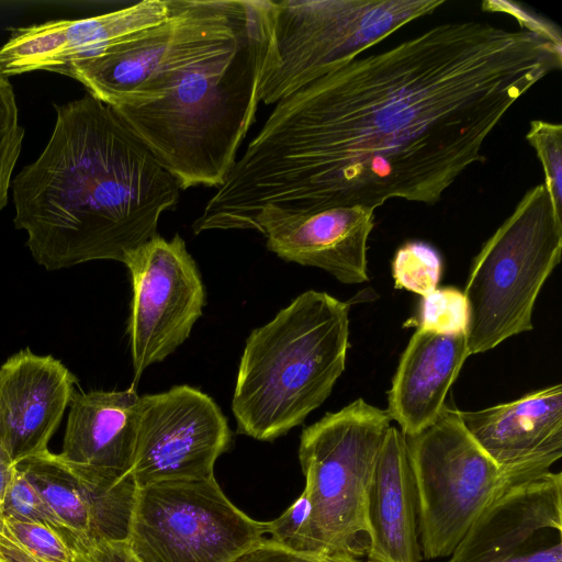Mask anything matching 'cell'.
Returning a JSON list of instances; mask_svg holds the SVG:
<instances>
[{"label":"cell","mask_w":562,"mask_h":562,"mask_svg":"<svg viewBox=\"0 0 562 562\" xmlns=\"http://www.w3.org/2000/svg\"><path fill=\"white\" fill-rule=\"evenodd\" d=\"M562 66V43L477 21L447 22L356 58L277 102L206 202L203 231L252 229L288 212L435 204L509 108Z\"/></svg>","instance_id":"obj_1"},{"label":"cell","mask_w":562,"mask_h":562,"mask_svg":"<svg viewBox=\"0 0 562 562\" xmlns=\"http://www.w3.org/2000/svg\"><path fill=\"white\" fill-rule=\"evenodd\" d=\"M269 0H172L117 59L119 115L181 190L218 189L255 122ZM113 108V106H112Z\"/></svg>","instance_id":"obj_2"},{"label":"cell","mask_w":562,"mask_h":562,"mask_svg":"<svg viewBox=\"0 0 562 562\" xmlns=\"http://www.w3.org/2000/svg\"><path fill=\"white\" fill-rule=\"evenodd\" d=\"M55 109L46 146L11 182L14 225L47 270L124 263L181 188L111 105L87 93Z\"/></svg>","instance_id":"obj_3"},{"label":"cell","mask_w":562,"mask_h":562,"mask_svg":"<svg viewBox=\"0 0 562 562\" xmlns=\"http://www.w3.org/2000/svg\"><path fill=\"white\" fill-rule=\"evenodd\" d=\"M348 347L349 305L326 292L300 294L254 329L232 401L237 432L271 441L302 424L330 395Z\"/></svg>","instance_id":"obj_4"},{"label":"cell","mask_w":562,"mask_h":562,"mask_svg":"<svg viewBox=\"0 0 562 562\" xmlns=\"http://www.w3.org/2000/svg\"><path fill=\"white\" fill-rule=\"evenodd\" d=\"M445 0H269L259 100L273 104L334 72Z\"/></svg>","instance_id":"obj_5"},{"label":"cell","mask_w":562,"mask_h":562,"mask_svg":"<svg viewBox=\"0 0 562 562\" xmlns=\"http://www.w3.org/2000/svg\"><path fill=\"white\" fill-rule=\"evenodd\" d=\"M561 251L562 214L540 183L524 194L472 262L463 292L469 356L532 329L535 303Z\"/></svg>","instance_id":"obj_6"},{"label":"cell","mask_w":562,"mask_h":562,"mask_svg":"<svg viewBox=\"0 0 562 562\" xmlns=\"http://www.w3.org/2000/svg\"><path fill=\"white\" fill-rule=\"evenodd\" d=\"M391 422L386 409L357 398L302 431L299 460L314 558L366 552L369 490Z\"/></svg>","instance_id":"obj_7"},{"label":"cell","mask_w":562,"mask_h":562,"mask_svg":"<svg viewBox=\"0 0 562 562\" xmlns=\"http://www.w3.org/2000/svg\"><path fill=\"white\" fill-rule=\"evenodd\" d=\"M459 411L446 403L432 424L406 437L426 560L449 557L483 509L518 483L475 441Z\"/></svg>","instance_id":"obj_8"},{"label":"cell","mask_w":562,"mask_h":562,"mask_svg":"<svg viewBox=\"0 0 562 562\" xmlns=\"http://www.w3.org/2000/svg\"><path fill=\"white\" fill-rule=\"evenodd\" d=\"M265 533L213 476L138 488L127 544L140 562H232Z\"/></svg>","instance_id":"obj_9"},{"label":"cell","mask_w":562,"mask_h":562,"mask_svg":"<svg viewBox=\"0 0 562 562\" xmlns=\"http://www.w3.org/2000/svg\"><path fill=\"white\" fill-rule=\"evenodd\" d=\"M132 277L128 335L135 381L166 359L190 335L205 304L204 285L183 238L158 234L130 254Z\"/></svg>","instance_id":"obj_10"},{"label":"cell","mask_w":562,"mask_h":562,"mask_svg":"<svg viewBox=\"0 0 562 562\" xmlns=\"http://www.w3.org/2000/svg\"><path fill=\"white\" fill-rule=\"evenodd\" d=\"M231 436L218 405L195 387L177 385L140 396L132 469L136 485L213 477Z\"/></svg>","instance_id":"obj_11"},{"label":"cell","mask_w":562,"mask_h":562,"mask_svg":"<svg viewBox=\"0 0 562 562\" xmlns=\"http://www.w3.org/2000/svg\"><path fill=\"white\" fill-rule=\"evenodd\" d=\"M448 562H562V474L504 488L477 516Z\"/></svg>","instance_id":"obj_12"},{"label":"cell","mask_w":562,"mask_h":562,"mask_svg":"<svg viewBox=\"0 0 562 562\" xmlns=\"http://www.w3.org/2000/svg\"><path fill=\"white\" fill-rule=\"evenodd\" d=\"M172 0H143L130 7L79 20H57L18 29L0 48V74L58 72L99 56L165 22Z\"/></svg>","instance_id":"obj_13"},{"label":"cell","mask_w":562,"mask_h":562,"mask_svg":"<svg viewBox=\"0 0 562 562\" xmlns=\"http://www.w3.org/2000/svg\"><path fill=\"white\" fill-rule=\"evenodd\" d=\"M373 226L374 210L359 205L317 212L267 206L252 223L278 257L323 269L345 284L369 280L367 250Z\"/></svg>","instance_id":"obj_14"},{"label":"cell","mask_w":562,"mask_h":562,"mask_svg":"<svg viewBox=\"0 0 562 562\" xmlns=\"http://www.w3.org/2000/svg\"><path fill=\"white\" fill-rule=\"evenodd\" d=\"M482 449L514 482L551 471L562 457V385L480 411H459Z\"/></svg>","instance_id":"obj_15"},{"label":"cell","mask_w":562,"mask_h":562,"mask_svg":"<svg viewBox=\"0 0 562 562\" xmlns=\"http://www.w3.org/2000/svg\"><path fill=\"white\" fill-rule=\"evenodd\" d=\"M75 375L24 349L0 368V457L12 465L47 450L75 393Z\"/></svg>","instance_id":"obj_16"},{"label":"cell","mask_w":562,"mask_h":562,"mask_svg":"<svg viewBox=\"0 0 562 562\" xmlns=\"http://www.w3.org/2000/svg\"><path fill=\"white\" fill-rule=\"evenodd\" d=\"M63 527L88 541L127 542L138 486L133 475L105 481L87 475L48 449L15 465Z\"/></svg>","instance_id":"obj_17"},{"label":"cell","mask_w":562,"mask_h":562,"mask_svg":"<svg viewBox=\"0 0 562 562\" xmlns=\"http://www.w3.org/2000/svg\"><path fill=\"white\" fill-rule=\"evenodd\" d=\"M139 398L123 391L74 393L60 459L74 469L105 481L132 474Z\"/></svg>","instance_id":"obj_18"},{"label":"cell","mask_w":562,"mask_h":562,"mask_svg":"<svg viewBox=\"0 0 562 562\" xmlns=\"http://www.w3.org/2000/svg\"><path fill=\"white\" fill-rule=\"evenodd\" d=\"M367 557L371 562H420L417 495L406 437L390 426L368 496Z\"/></svg>","instance_id":"obj_19"},{"label":"cell","mask_w":562,"mask_h":562,"mask_svg":"<svg viewBox=\"0 0 562 562\" xmlns=\"http://www.w3.org/2000/svg\"><path fill=\"white\" fill-rule=\"evenodd\" d=\"M468 357L467 334L441 335L422 328L413 334L387 393L386 411L405 437L436 420Z\"/></svg>","instance_id":"obj_20"},{"label":"cell","mask_w":562,"mask_h":562,"mask_svg":"<svg viewBox=\"0 0 562 562\" xmlns=\"http://www.w3.org/2000/svg\"><path fill=\"white\" fill-rule=\"evenodd\" d=\"M441 258L423 241L401 246L392 261L395 288L425 296L437 289L441 276Z\"/></svg>","instance_id":"obj_21"},{"label":"cell","mask_w":562,"mask_h":562,"mask_svg":"<svg viewBox=\"0 0 562 562\" xmlns=\"http://www.w3.org/2000/svg\"><path fill=\"white\" fill-rule=\"evenodd\" d=\"M24 128L19 122L15 93L0 74V211L7 205L12 175L21 153Z\"/></svg>","instance_id":"obj_22"},{"label":"cell","mask_w":562,"mask_h":562,"mask_svg":"<svg viewBox=\"0 0 562 562\" xmlns=\"http://www.w3.org/2000/svg\"><path fill=\"white\" fill-rule=\"evenodd\" d=\"M422 297L419 328L441 335L467 334L469 305L463 292L442 288Z\"/></svg>","instance_id":"obj_23"},{"label":"cell","mask_w":562,"mask_h":562,"mask_svg":"<svg viewBox=\"0 0 562 562\" xmlns=\"http://www.w3.org/2000/svg\"><path fill=\"white\" fill-rule=\"evenodd\" d=\"M526 139L541 162L543 183L552 204L562 214V125L533 120L530 122Z\"/></svg>","instance_id":"obj_24"},{"label":"cell","mask_w":562,"mask_h":562,"mask_svg":"<svg viewBox=\"0 0 562 562\" xmlns=\"http://www.w3.org/2000/svg\"><path fill=\"white\" fill-rule=\"evenodd\" d=\"M8 535L40 562H75V555L56 528L38 522L2 519Z\"/></svg>","instance_id":"obj_25"},{"label":"cell","mask_w":562,"mask_h":562,"mask_svg":"<svg viewBox=\"0 0 562 562\" xmlns=\"http://www.w3.org/2000/svg\"><path fill=\"white\" fill-rule=\"evenodd\" d=\"M4 520L38 522L52 528H65L37 490L15 467L1 508Z\"/></svg>","instance_id":"obj_26"},{"label":"cell","mask_w":562,"mask_h":562,"mask_svg":"<svg viewBox=\"0 0 562 562\" xmlns=\"http://www.w3.org/2000/svg\"><path fill=\"white\" fill-rule=\"evenodd\" d=\"M311 505L303 490L285 512L268 522V533L279 546L295 553L313 557L310 536ZM314 558V557H313Z\"/></svg>","instance_id":"obj_27"},{"label":"cell","mask_w":562,"mask_h":562,"mask_svg":"<svg viewBox=\"0 0 562 562\" xmlns=\"http://www.w3.org/2000/svg\"><path fill=\"white\" fill-rule=\"evenodd\" d=\"M58 531L77 562H140L127 542L88 541L67 528Z\"/></svg>","instance_id":"obj_28"},{"label":"cell","mask_w":562,"mask_h":562,"mask_svg":"<svg viewBox=\"0 0 562 562\" xmlns=\"http://www.w3.org/2000/svg\"><path fill=\"white\" fill-rule=\"evenodd\" d=\"M232 562H318L316 558L290 551L271 539H262Z\"/></svg>","instance_id":"obj_29"},{"label":"cell","mask_w":562,"mask_h":562,"mask_svg":"<svg viewBox=\"0 0 562 562\" xmlns=\"http://www.w3.org/2000/svg\"><path fill=\"white\" fill-rule=\"evenodd\" d=\"M482 8L486 11H502L514 15L524 30L533 31L553 40L561 41V35L551 24L541 19H536L535 15L526 11L517 9L516 4L502 1H485Z\"/></svg>","instance_id":"obj_30"},{"label":"cell","mask_w":562,"mask_h":562,"mask_svg":"<svg viewBox=\"0 0 562 562\" xmlns=\"http://www.w3.org/2000/svg\"><path fill=\"white\" fill-rule=\"evenodd\" d=\"M0 551L4 557L2 562H40L23 550L3 529L0 517ZM75 562H77L75 560Z\"/></svg>","instance_id":"obj_31"},{"label":"cell","mask_w":562,"mask_h":562,"mask_svg":"<svg viewBox=\"0 0 562 562\" xmlns=\"http://www.w3.org/2000/svg\"><path fill=\"white\" fill-rule=\"evenodd\" d=\"M15 467L0 457V517L4 495L14 474Z\"/></svg>","instance_id":"obj_32"},{"label":"cell","mask_w":562,"mask_h":562,"mask_svg":"<svg viewBox=\"0 0 562 562\" xmlns=\"http://www.w3.org/2000/svg\"><path fill=\"white\" fill-rule=\"evenodd\" d=\"M318 562H371L369 560L361 561L359 558L350 554H331L317 558Z\"/></svg>","instance_id":"obj_33"},{"label":"cell","mask_w":562,"mask_h":562,"mask_svg":"<svg viewBox=\"0 0 562 562\" xmlns=\"http://www.w3.org/2000/svg\"><path fill=\"white\" fill-rule=\"evenodd\" d=\"M2 561H4V557H3V554L0 551V562H2Z\"/></svg>","instance_id":"obj_34"}]
</instances>
